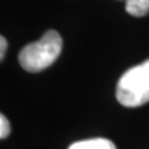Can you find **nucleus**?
<instances>
[{"mask_svg": "<svg viewBox=\"0 0 149 149\" xmlns=\"http://www.w3.org/2000/svg\"><path fill=\"white\" fill-rule=\"evenodd\" d=\"M62 51V37L57 31H48L37 42L29 43L18 55L21 66L28 72H40L53 65Z\"/></svg>", "mask_w": 149, "mask_h": 149, "instance_id": "obj_1", "label": "nucleus"}, {"mask_svg": "<svg viewBox=\"0 0 149 149\" xmlns=\"http://www.w3.org/2000/svg\"><path fill=\"white\" fill-rule=\"evenodd\" d=\"M116 98L126 108L149 102V59L122 74L117 81Z\"/></svg>", "mask_w": 149, "mask_h": 149, "instance_id": "obj_2", "label": "nucleus"}, {"mask_svg": "<svg viewBox=\"0 0 149 149\" xmlns=\"http://www.w3.org/2000/svg\"><path fill=\"white\" fill-rule=\"evenodd\" d=\"M68 149H116L115 144L107 138H91L84 141H77Z\"/></svg>", "mask_w": 149, "mask_h": 149, "instance_id": "obj_3", "label": "nucleus"}, {"mask_svg": "<svg viewBox=\"0 0 149 149\" xmlns=\"http://www.w3.org/2000/svg\"><path fill=\"white\" fill-rule=\"evenodd\" d=\"M126 11L134 17L146 15L149 13V0H126Z\"/></svg>", "mask_w": 149, "mask_h": 149, "instance_id": "obj_4", "label": "nucleus"}, {"mask_svg": "<svg viewBox=\"0 0 149 149\" xmlns=\"http://www.w3.org/2000/svg\"><path fill=\"white\" fill-rule=\"evenodd\" d=\"M10 131H11V126H10L8 119H7L3 113H0V138L8 137Z\"/></svg>", "mask_w": 149, "mask_h": 149, "instance_id": "obj_5", "label": "nucleus"}, {"mask_svg": "<svg viewBox=\"0 0 149 149\" xmlns=\"http://www.w3.org/2000/svg\"><path fill=\"white\" fill-rule=\"evenodd\" d=\"M6 50H7V40H6L1 35H0V61L4 58Z\"/></svg>", "mask_w": 149, "mask_h": 149, "instance_id": "obj_6", "label": "nucleus"}]
</instances>
